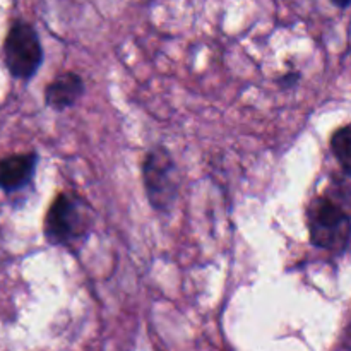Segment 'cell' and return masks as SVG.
I'll use <instances>...</instances> for the list:
<instances>
[{
    "instance_id": "cell-4",
    "label": "cell",
    "mask_w": 351,
    "mask_h": 351,
    "mask_svg": "<svg viewBox=\"0 0 351 351\" xmlns=\"http://www.w3.org/2000/svg\"><path fill=\"white\" fill-rule=\"evenodd\" d=\"M144 187L151 206L167 211L177 199L178 177L177 165L165 147H154L144 161Z\"/></svg>"
},
{
    "instance_id": "cell-6",
    "label": "cell",
    "mask_w": 351,
    "mask_h": 351,
    "mask_svg": "<svg viewBox=\"0 0 351 351\" xmlns=\"http://www.w3.org/2000/svg\"><path fill=\"white\" fill-rule=\"evenodd\" d=\"M84 93V82L81 75L74 72H65V74L57 75L45 91V101L53 110H65L74 105L81 95Z\"/></svg>"
},
{
    "instance_id": "cell-5",
    "label": "cell",
    "mask_w": 351,
    "mask_h": 351,
    "mask_svg": "<svg viewBox=\"0 0 351 351\" xmlns=\"http://www.w3.org/2000/svg\"><path fill=\"white\" fill-rule=\"evenodd\" d=\"M38 165L36 153L12 154L0 160V189L16 192L29 184Z\"/></svg>"
},
{
    "instance_id": "cell-8",
    "label": "cell",
    "mask_w": 351,
    "mask_h": 351,
    "mask_svg": "<svg viewBox=\"0 0 351 351\" xmlns=\"http://www.w3.org/2000/svg\"><path fill=\"white\" fill-rule=\"evenodd\" d=\"M298 79H300V74H297V72H291V74L283 75V77L280 79V84L285 86V88H291V86L297 84Z\"/></svg>"
},
{
    "instance_id": "cell-9",
    "label": "cell",
    "mask_w": 351,
    "mask_h": 351,
    "mask_svg": "<svg viewBox=\"0 0 351 351\" xmlns=\"http://www.w3.org/2000/svg\"><path fill=\"white\" fill-rule=\"evenodd\" d=\"M332 3H335L338 9H348V7L351 5V0H331Z\"/></svg>"
},
{
    "instance_id": "cell-1",
    "label": "cell",
    "mask_w": 351,
    "mask_h": 351,
    "mask_svg": "<svg viewBox=\"0 0 351 351\" xmlns=\"http://www.w3.org/2000/svg\"><path fill=\"white\" fill-rule=\"evenodd\" d=\"M308 232L315 247L339 252L348 247L351 219L345 209L328 197H315L307 211Z\"/></svg>"
},
{
    "instance_id": "cell-7",
    "label": "cell",
    "mask_w": 351,
    "mask_h": 351,
    "mask_svg": "<svg viewBox=\"0 0 351 351\" xmlns=\"http://www.w3.org/2000/svg\"><path fill=\"white\" fill-rule=\"evenodd\" d=\"M331 149L343 170L351 175V123L336 130L331 139Z\"/></svg>"
},
{
    "instance_id": "cell-2",
    "label": "cell",
    "mask_w": 351,
    "mask_h": 351,
    "mask_svg": "<svg viewBox=\"0 0 351 351\" xmlns=\"http://www.w3.org/2000/svg\"><path fill=\"white\" fill-rule=\"evenodd\" d=\"M3 62L16 79L33 77L43 64V47L38 31L26 21H14L3 40Z\"/></svg>"
},
{
    "instance_id": "cell-3",
    "label": "cell",
    "mask_w": 351,
    "mask_h": 351,
    "mask_svg": "<svg viewBox=\"0 0 351 351\" xmlns=\"http://www.w3.org/2000/svg\"><path fill=\"white\" fill-rule=\"evenodd\" d=\"M89 225L88 206L75 195L60 194L51 202L45 218V237L53 245H67L84 237Z\"/></svg>"
}]
</instances>
